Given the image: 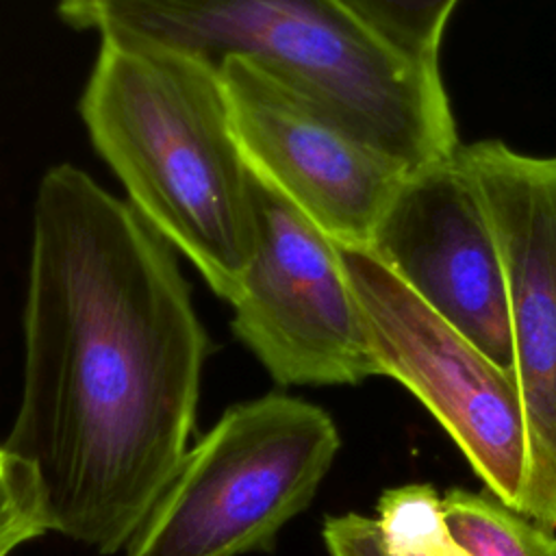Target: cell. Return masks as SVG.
I'll list each match as a JSON object with an SVG mask.
<instances>
[{
	"mask_svg": "<svg viewBox=\"0 0 556 556\" xmlns=\"http://www.w3.org/2000/svg\"><path fill=\"white\" fill-rule=\"evenodd\" d=\"M339 250L378 376L404 384L445 428L489 493L517 510L528 439L515 369L486 358L367 250Z\"/></svg>",
	"mask_w": 556,
	"mask_h": 556,
	"instance_id": "5b68a950",
	"label": "cell"
},
{
	"mask_svg": "<svg viewBox=\"0 0 556 556\" xmlns=\"http://www.w3.org/2000/svg\"><path fill=\"white\" fill-rule=\"evenodd\" d=\"M206 354L174 248L83 169H48L2 445L35 469L52 532L98 554L128 545L189 450Z\"/></svg>",
	"mask_w": 556,
	"mask_h": 556,
	"instance_id": "6da1fadb",
	"label": "cell"
},
{
	"mask_svg": "<svg viewBox=\"0 0 556 556\" xmlns=\"http://www.w3.org/2000/svg\"><path fill=\"white\" fill-rule=\"evenodd\" d=\"M61 17L215 70L250 61L406 172L460 146L439 65L400 56L337 0H89Z\"/></svg>",
	"mask_w": 556,
	"mask_h": 556,
	"instance_id": "7a4b0ae2",
	"label": "cell"
},
{
	"mask_svg": "<svg viewBox=\"0 0 556 556\" xmlns=\"http://www.w3.org/2000/svg\"><path fill=\"white\" fill-rule=\"evenodd\" d=\"M252 198L256 243L230 302L232 332L285 387L378 376L339 245L254 174Z\"/></svg>",
	"mask_w": 556,
	"mask_h": 556,
	"instance_id": "8992f818",
	"label": "cell"
},
{
	"mask_svg": "<svg viewBox=\"0 0 556 556\" xmlns=\"http://www.w3.org/2000/svg\"><path fill=\"white\" fill-rule=\"evenodd\" d=\"M400 56L439 65L443 28L458 0H337Z\"/></svg>",
	"mask_w": 556,
	"mask_h": 556,
	"instance_id": "7c38bea8",
	"label": "cell"
},
{
	"mask_svg": "<svg viewBox=\"0 0 556 556\" xmlns=\"http://www.w3.org/2000/svg\"><path fill=\"white\" fill-rule=\"evenodd\" d=\"M339 447V430L317 404L267 393L230 406L187 450L126 556L269 552L311 504Z\"/></svg>",
	"mask_w": 556,
	"mask_h": 556,
	"instance_id": "277c9868",
	"label": "cell"
},
{
	"mask_svg": "<svg viewBox=\"0 0 556 556\" xmlns=\"http://www.w3.org/2000/svg\"><path fill=\"white\" fill-rule=\"evenodd\" d=\"M241 154L334 243L367 250L406 169L334 128L263 67L219 65Z\"/></svg>",
	"mask_w": 556,
	"mask_h": 556,
	"instance_id": "ba28073f",
	"label": "cell"
},
{
	"mask_svg": "<svg viewBox=\"0 0 556 556\" xmlns=\"http://www.w3.org/2000/svg\"><path fill=\"white\" fill-rule=\"evenodd\" d=\"M441 508L450 532L471 556H556V530L539 526L491 493L450 489Z\"/></svg>",
	"mask_w": 556,
	"mask_h": 556,
	"instance_id": "30bf717a",
	"label": "cell"
},
{
	"mask_svg": "<svg viewBox=\"0 0 556 556\" xmlns=\"http://www.w3.org/2000/svg\"><path fill=\"white\" fill-rule=\"evenodd\" d=\"M85 2H89V0H61V2H59V13L63 15V13H67V11H72V9H76V7L85 4Z\"/></svg>",
	"mask_w": 556,
	"mask_h": 556,
	"instance_id": "9a60e30c",
	"label": "cell"
},
{
	"mask_svg": "<svg viewBox=\"0 0 556 556\" xmlns=\"http://www.w3.org/2000/svg\"><path fill=\"white\" fill-rule=\"evenodd\" d=\"M376 523L387 556H471L450 532L430 484H404L380 495Z\"/></svg>",
	"mask_w": 556,
	"mask_h": 556,
	"instance_id": "8fae6325",
	"label": "cell"
},
{
	"mask_svg": "<svg viewBox=\"0 0 556 556\" xmlns=\"http://www.w3.org/2000/svg\"><path fill=\"white\" fill-rule=\"evenodd\" d=\"M502 256L528 467L517 510L556 530V156L504 141L458 146Z\"/></svg>",
	"mask_w": 556,
	"mask_h": 556,
	"instance_id": "52a82bcc",
	"label": "cell"
},
{
	"mask_svg": "<svg viewBox=\"0 0 556 556\" xmlns=\"http://www.w3.org/2000/svg\"><path fill=\"white\" fill-rule=\"evenodd\" d=\"M367 252L486 358L515 369L502 256L458 154L406 174Z\"/></svg>",
	"mask_w": 556,
	"mask_h": 556,
	"instance_id": "9c48e42d",
	"label": "cell"
},
{
	"mask_svg": "<svg viewBox=\"0 0 556 556\" xmlns=\"http://www.w3.org/2000/svg\"><path fill=\"white\" fill-rule=\"evenodd\" d=\"M321 536L330 556H387L376 519L358 513L326 517Z\"/></svg>",
	"mask_w": 556,
	"mask_h": 556,
	"instance_id": "5bb4252c",
	"label": "cell"
},
{
	"mask_svg": "<svg viewBox=\"0 0 556 556\" xmlns=\"http://www.w3.org/2000/svg\"><path fill=\"white\" fill-rule=\"evenodd\" d=\"M48 532L52 521L35 469L0 445V556Z\"/></svg>",
	"mask_w": 556,
	"mask_h": 556,
	"instance_id": "4fadbf2b",
	"label": "cell"
},
{
	"mask_svg": "<svg viewBox=\"0 0 556 556\" xmlns=\"http://www.w3.org/2000/svg\"><path fill=\"white\" fill-rule=\"evenodd\" d=\"M80 115L137 213L230 304L254 254L256 213L219 70L102 37Z\"/></svg>",
	"mask_w": 556,
	"mask_h": 556,
	"instance_id": "3957f363",
	"label": "cell"
}]
</instances>
